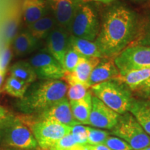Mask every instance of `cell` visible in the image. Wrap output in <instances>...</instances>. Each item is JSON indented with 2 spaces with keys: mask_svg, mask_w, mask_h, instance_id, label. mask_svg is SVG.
Instances as JSON below:
<instances>
[{
  "mask_svg": "<svg viewBox=\"0 0 150 150\" xmlns=\"http://www.w3.org/2000/svg\"><path fill=\"white\" fill-rule=\"evenodd\" d=\"M136 14L122 5L105 13L95 43L106 58H115L131 45L137 34Z\"/></svg>",
  "mask_w": 150,
  "mask_h": 150,
  "instance_id": "cell-1",
  "label": "cell"
},
{
  "mask_svg": "<svg viewBox=\"0 0 150 150\" xmlns=\"http://www.w3.org/2000/svg\"><path fill=\"white\" fill-rule=\"evenodd\" d=\"M68 88L62 79L42 80L29 88L20 106L27 112H42L66 98Z\"/></svg>",
  "mask_w": 150,
  "mask_h": 150,
  "instance_id": "cell-2",
  "label": "cell"
},
{
  "mask_svg": "<svg viewBox=\"0 0 150 150\" xmlns=\"http://www.w3.org/2000/svg\"><path fill=\"white\" fill-rule=\"evenodd\" d=\"M90 88L93 95L120 115L129 112L134 99L131 90L115 79L96 84Z\"/></svg>",
  "mask_w": 150,
  "mask_h": 150,
  "instance_id": "cell-3",
  "label": "cell"
},
{
  "mask_svg": "<svg viewBox=\"0 0 150 150\" xmlns=\"http://www.w3.org/2000/svg\"><path fill=\"white\" fill-rule=\"evenodd\" d=\"M110 133L125 140L134 150H141L150 146V136L129 112L120 115L117 125Z\"/></svg>",
  "mask_w": 150,
  "mask_h": 150,
  "instance_id": "cell-4",
  "label": "cell"
},
{
  "mask_svg": "<svg viewBox=\"0 0 150 150\" xmlns=\"http://www.w3.org/2000/svg\"><path fill=\"white\" fill-rule=\"evenodd\" d=\"M100 27L95 9L83 1L79 4L71 23V35L90 41H95Z\"/></svg>",
  "mask_w": 150,
  "mask_h": 150,
  "instance_id": "cell-5",
  "label": "cell"
},
{
  "mask_svg": "<svg viewBox=\"0 0 150 150\" xmlns=\"http://www.w3.org/2000/svg\"><path fill=\"white\" fill-rule=\"evenodd\" d=\"M120 75L150 67V46H129L114 58Z\"/></svg>",
  "mask_w": 150,
  "mask_h": 150,
  "instance_id": "cell-6",
  "label": "cell"
},
{
  "mask_svg": "<svg viewBox=\"0 0 150 150\" xmlns=\"http://www.w3.org/2000/svg\"><path fill=\"white\" fill-rule=\"evenodd\" d=\"M3 134L8 145L20 149H32L38 143L31 128L18 119H5Z\"/></svg>",
  "mask_w": 150,
  "mask_h": 150,
  "instance_id": "cell-7",
  "label": "cell"
},
{
  "mask_svg": "<svg viewBox=\"0 0 150 150\" xmlns=\"http://www.w3.org/2000/svg\"><path fill=\"white\" fill-rule=\"evenodd\" d=\"M38 145L42 150H47L61 139L70 134L71 127L54 122L40 120L31 127Z\"/></svg>",
  "mask_w": 150,
  "mask_h": 150,
  "instance_id": "cell-8",
  "label": "cell"
},
{
  "mask_svg": "<svg viewBox=\"0 0 150 150\" xmlns=\"http://www.w3.org/2000/svg\"><path fill=\"white\" fill-rule=\"evenodd\" d=\"M37 77L42 80L62 79L65 70L57 60L47 52H40L29 60Z\"/></svg>",
  "mask_w": 150,
  "mask_h": 150,
  "instance_id": "cell-9",
  "label": "cell"
},
{
  "mask_svg": "<svg viewBox=\"0 0 150 150\" xmlns=\"http://www.w3.org/2000/svg\"><path fill=\"white\" fill-rule=\"evenodd\" d=\"M120 115L108 107L100 99L93 95L89 125L98 129L111 130L117 125Z\"/></svg>",
  "mask_w": 150,
  "mask_h": 150,
  "instance_id": "cell-10",
  "label": "cell"
},
{
  "mask_svg": "<svg viewBox=\"0 0 150 150\" xmlns=\"http://www.w3.org/2000/svg\"><path fill=\"white\" fill-rule=\"evenodd\" d=\"M69 31L56 26L46 38V48L48 53L57 60L63 67L65 54L70 47Z\"/></svg>",
  "mask_w": 150,
  "mask_h": 150,
  "instance_id": "cell-11",
  "label": "cell"
},
{
  "mask_svg": "<svg viewBox=\"0 0 150 150\" xmlns=\"http://www.w3.org/2000/svg\"><path fill=\"white\" fill-rule=\"evenodd\" d=\"M46 1L56 24L67 31H70L75 11L82 0H46Z\"/></svg>",
  "mask_w": 150,
  "mask_h": 150,
  "instance_id": "cell-12",
  "label": "cell"
},
{
  "mask_svg": "<svg viewBox=\"0 0 150 150\" xmlns=\"http://www.w3.org/2000/svg\"><path fill=\"white\" fill-rule=\"evenodd\" d=\"M40 120L54 122L70 127L79 124L72 115L70 101L67 97L40 112Z\"/></svg>",
  "mask_w": 150,
  "mask_h": 150,
  "instance_id": "cell-13",
  "label": "cell"
},
{
  "mask_svg": "<svg viewBox=\"0 0 150 150\" xmlns=\"http://www.w3.org/2000/svg\"><path fill=\"white\" fill-rule=\"evenodd\" d=\"M101 59H102L99 58H86L80 56L79 61L74 71L70 73H65L62 80L64 81L68 86L74 83H83L88 86V81L90 76L94 68L100 63Z\"/></svg>",
  "mask_w": 150,
  "mask_h": 150,
  "instance_id": "cell-14",
  "label": "cell"
},
{
  "mask_svg": "<svg viewBox=\"0 0 150 150\" xmlns=\"http://www.w3.org/2000/svg\"><path fill=\"white\" fill-rule=\"evenodd\" d=\"M22 18V6L15 4L8 9L5 17L2 29L5 45H12L13 41L18 35Z\"/></svg>",
  "mask_w": 150,
  "mask_h": 150,
  "instance_id": "cell-15",
  "label": "cell"
},
{
  "mask_svg": "<svg viewBox=\"0 0 150 150\" xmlns=\"http://www.w3.org/2000/svg\"><path fill=\"white\" fill-rule=\"evenodd\" d=\"M119 74L120 71L113 58H105L94 68L90 76L88 85L91 88L96 84L117 77Z\"/></svg>",
  "mask_w": 150,
  "mask_h": 150,
  "instance_id": "cell-16",
  "label": "cell"
},
{
  "mask_svg": "<svg viewBox=\"0 0 150 150\" xmlns=\"http://www.w3.org/2000/svg\"><path fill=\"white\" fill-rule=\"evenodd\" d=\"M48 14L46 0H24L22 5V19L27 25L38 21Z\"/></svg>",
  "mask_w": 150,
  "mask_h": 150,
  "instance_id": "cell-17",
  "label": "cell"
},
{
  "mask_svg": "<svg viewBox=\"0 0 150 150\" xmlns=\"http://www.w3.org/2000/svg\"><path fill=\"white\" fill-rule=\"evenodd\" d=\"M129 112L150 136V99H134Z\"/></svg>",
  "mask_w": 150,
  "mask_h": 150,
  "instance_id": "cell-18",
  "label": "cell"
},
{
  "mask_svg": "<svg viewBox=\"0 0 150 150\" xmlns=\"http://www.w3.org/2000/svg\"><path fill=\"white\" fill-rule=\"evenodd\" d=\"M70 46L75 52H77L80 56L86 58H99V59L106 58L103 55L95 41L93 42L85 39L79 38L70 34Z\"/></svg>",
  "mask_w": 150,
  "mask_h": 150,
  "instance_id": "cell-19",
  "label": "cell"
},
{
  "mask_svg": "<svg viewBox=\"0 0 150 150\" xmlns=\"http://www.w3.org/2000/svg\"><path fill=\"white\" fill-rule=\"evenodd\" d=\"M91 91L79 100L70 101L71 110L74 119L81 125H89V117L92 109Z\"/></svg>",
  "mask_w": 150,
  "mask_h": 150,
  "instance_id": "cell-20",
  "label": "cell"
},
{
  "mask_svg": "<svg viewBox=\"0 0 150 150\" xmlns=\"http://www.w3.org/2000/svg\"><path fill=\"white\" fill-rule=\"evenodd\" d=\"M56 22L53 16L47 14L38 21L28 25V31L38 41L46 39L52 30L56 27Z\"/></svg>",
  "mask_w": 150,
  "mask_h": 150,
  "instance_id": "cell-21",
  "label": "cell"
},
{
  "mask_svg": "<svg viewBox=\"0 0 150 150\" xmlns=\"http://www.w3.org/2000/svg\"><path fill=\"white\" fill-rule=\"evenodd\" d=\"M15 54L21 56L34 51L38 45V40L29 31H24L16 35L12 43Z\"/></svg>",
  "mask_w": 150,
  "mask_h": 150,
  "instance_id": "cell-22",
  "label": "cell"
},
{
  "mask_svg": "<svg viewBox=\"0 0 150 150\" xmlns=\"http://www.w3.org/2000/svg\"><path fill=\"white\" fill-rule=\"evenodd\" d=\"M150 78V67L129 72L125 75H118L115 79L127 86L131 92Z\"/></svg>",
  "mask_w": 150,
  "mask_h": 150,
  "instance_id": "cell-23",
  "label": "cell"
},
{
  "mask_svg": "<svg viewBox=\"0 0 150 150\" xmlns=\"http://www.w3.org/2000/svg\"><path fill=\"white\" fill-rule=\"evenodd\" d=\"M11 76L31 85L36 81L37 75L29 62L20 61L10 67Z\"/></svg>",
  "mask_w": 150,
  "mask_h": 150,
  "instance_id": "cell-24",
  "label": "cell"
},
{
  "mask_svg": "<svg viewBox=\"0 0 150 150\" xmlns=\"http://www.w3.org/2000/svg\"><path fill=\"white\" fill-rule=\"evenodd\" d=\"M30 84L10 76L6 81L4 91L11 96L22 99L25 95Z\"/></svg>",
  "mask_w": 150,
  "mask_h": 150,
  "instance_id": "cell-25",
  "label": "cell"
},
{
  "mask_svg": "<svg viewBox=\"0 0 150 150\" xmlns=\"http://www.w3.org/2000/svg\"><path fill=\"white\" fill-rule=\"evenodd\" d=\"M88 136V145H104L105 141L110 136L108 131L86 127Z\"/></svg>",
  "mask_w": 150,
  "mask_h": 150,
  "instance_id": "cell-26",
  "label": "cell"
},
{
  "mask_svg": "<svg viewBox=\"0 0 150 150\" xmlns=\"http://www.w3.org/2000/svg\"><path fill=\"white\" fill-rule=\"evenodd\" d=\"M67 93V98L69 101H76L83 99L88 93L90 88L86 84L74 83L69 85Z\"/></svg>",
  "mask_w": 150,
  "mask_h": 150,
  "instance_id": "cell-27",
  "label": "cell"
},
{
  "mask_svg": "<svg viewBox=\"0 0 150 150\" xmlns=\"http://www.w3.org/2000/svg\"><path fill=\"white\" fill-rule=\"evenodd\" d=\"M79 59L80 56L79 55L77 52H75L70 46L64 58L63 68L65 73H70L74 71L79 61Z\"/></svg>",
  "mask_w": 150,
  "mask_h": 150,
  "instance_id": "cell-28",
  "label": "cell"
},
{
  "mask_svg": "<svg viewBox=\"0 0 150 150\" xmlns=\"http://www.w3.org/2000/svg\"><path fill=\"white\" fill-rule=\"evenodd\" d=\"M70 134L72 135L78 145H88V136L86 126L81 124L74 125L71 127Z\"/></svg>",
  "mask_w": 150,
  "mask_h": 150,
  "instance_id": "cell-29",
  "label": "cell"
},
{
  "mask_svg": "<svg viewBox=\"0 0 150 150\" xmlns=\"http://www.w3.org/2000/svg\"><path fill=\"white\" fill-rule=\"evenodd\" d=\"M76 145H78L76 140L72 134H69L56 142L51 147L47 150H70Z\"/></svg>",
  "mask_w": 150,
  "mask_h": 150,
  "instance_id": "cell-30",
  "label": "cell"
},
{
  "mask_svg": "<svg viewBox=\"0 0 150 150\" xmlns=\"http://www.w3.org/2000/svg\"><path fill=\"white\" fill-rule=\"evenodd\" d=\"M135 38L130 46H150V20L142 31L136 35Z\"/></svg>",
  "mask_w": 150,
  "mask_h": 150,
  "instance_id": "cell-31",
  "label": "cell"
},
{
  "mask_svg": "<svg viewBox=\"0 0 150 150\" xmlns=\"http://www.w3.org/2000/svg\"><path fill=\"white\" fill-rule=\"evenodd\" d=\"M104 145L111 150H134L125 140L116 136H108Z\"/></svg>",
  "mask_w": 150,
  "mask_h": 150,
  "instance_id": "cell-32",
  "label": "cell"
},
{
  "mask_svg": "<svg viewBox=\"0 0 150 150\" xmlns=\"http://www.w3.org/2000/svg\"><path fill=\"white\" fill-rule=\"evenodd\" d=\"M10 47L4 45L3 48L0 50V72L4 74L6 73L12 57V51Z\"/></svg>",
  "mask_w": 150,
  "mask_h": 150,
  "instance_id": "cell-33",
  "label": "cell"
},
{
  "mask_svg": "<svg viewBox=\"0 0 150 150\" xmlns=\"http://www.w3.org/2000/svg\"><path fill=\"white\" fill-rule=\"evenodd\" d=\"M132 93L142 99H150V78L138 86Z\"/></svg>",
  "mask_w": 150,
  "mask_h": 150,
  "instance_id": "cell-34",
  "label": "cell"
},
{
  "mask_svg": "<svg viewBox=\"0 0 150 150\" xmlns=\"http://www.w3.org/2000/svg\"><path fill=\"white\" fill-rule=\"evenodd\" d=\"M88 150H111L105 145H86Z\"/></svg>",
  "mask_w": 150,
  "mask_h": 150,
  "instance_id": "cell-35",
  "label": "cell"
},
{
  "mask_svg": "<svg viewBox=\"0 0 150 150\" xmlns=\"http://www.w3.org/2000/svg\"><path fill=\"white\" fill-rule=\"evenodd\" d=\"M5 119H6L5 110L0 106V121H4Z\"/></svg>",
  "mask_w": 150,
  "mask_h": 150,
  "instance_id": "cell-36",
  "label": "cell"
},
{
  "mask_svg": "<svg viewBox=\"0 0 150 150\" xmlns=\"http://www.w3.org/2000/svg\"><path fill=\"white\" fill-rule=\"evenodd\" d=\"M70 150H88L86 146L81 145H76L74 147H73Z\"/></svg>",
  "mask_w": 150,
  "mask_h": 150,
  "instance_id": "cell-37",
  "label": "cell"
},
{
  "mask_svg": "<svg viewBox=\"0 0 150 150\" xmlns=\"http://www.w3.org/2000/svg\"><path fill=\"white\" fill-rule=\"evenodd\" d=\"M90 1H97V2H101L103 4H110V3L112 2L114 0H90Z\"/></svg>",
  "mask_w": 150,
  "mask_h": 150,
  "instance_id": "cell-38",
  "label": "cell"
},
{
  "mask_svg": "<svg viewBox=\"0 0 150 150\" xmlns=\"http://www.w3.org/2000/svg\"><path fill=\"white\" fill-rule=\"evenodd\" d=\"M4 75L5 74L0 72V86H1V84H2L4 81Z\"/></svg>",
  "mask_w": 150,
  "mask_h": 150,
  "instance_id": "cell-39",
  "label": "cell"
},
{
  "mask_svg": "<svg viewBox=\"0 0 150 150\" xmlns=\"http://www.w3.org/2000/svg\"><path fill=\"white\" fill-rule=\"evenodd\" d=\"M141 150H150V146H149V147H147L144 148V149H142Z\"/></svg>",
  "mask_w": 150,
  "mask_h": 150,
  "instance_id": "cell-40",
  "label": "cell"
},
{
  "mask_svg": "<svg viewBox=\"0 0 150 150\" xmlns=\"http://www.w3.org/2000/svg\"><path fill=\"white\" fill-rule=\"evenodd\" d=\"M134 1H146V0H134Z\"/></svg>",
  "mask_w": 150,
  "mask_h": 150,
  "instance_id": "cell-41",
  "label": "cell"
}]
</instances>
